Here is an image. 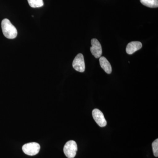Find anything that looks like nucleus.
Instances as JSON below:
<instances>
[{
  "label": "nucleus",
  "mask_w": 158,
  "mask_h": 158,
  "mask_svg": "<svg viewBox=\"0 0 158 158\" xmlns=\"http://www.w3.org/2000/svg\"><path fill=\"white\" fill-rule=\"evenodd\" d=\"M73 68L77 71L83 73L85 71V65L84 57L82 54L80 53L75 58L73 62Z\"/></svg>",
  "instance_id": "4"
},
{
  "label": "nucleus",
  "mask_w": 158,
  "mask_h": 158,
  "mask_svg": "<svg viewBox=\"0 0 158 158\" xmlns=\"http://www.w3.org/2000/svg\"><path fill=\"white\" fill-rule=\"evenodd\" d=\"M153 152L155 156H158V139H156L152 143Z\"/></svg>",
  "instance_id": "11"
},
{
  "label": "nucleus",
  "mask_w": 158,
  "mask_h": 158,
  "mask_svg": "<svg viewBox=\"0 0 158 158\" xmlns=\"http://www.w3.org/2000/svg\"><path fill=\"white\" fill-rule=\"evenodd\" d=\"M92 116L94 120L100 127H104L107 125V122L104 116L100 110L98 109H94L92 111Z\"/></svg>",
  "instance_id": "6"
},
{
  "label": "nucleus",
  "mask_w": 158,
  "mask_h": 158,
  "mask_svg": "<svg viewBox=\"0 0 158 158\" xmlns=\"http://www.w3.org/2000/svg\"><path fill=\"white\" fill-rule=\"evenodd\" d=\"M2 31L4 36L8 39H14L17 37V29L12 24L11 22L7 19H5L2 21Z\"/></svg>",
  "instance_id": "1"
},
{
  "label": "nucleus",
  "mask_w": 158,
  "mask_h": 158,
  "mask_svg": "<svg viewBox=\"0 0 158 158\" xmlns=\"http://www.w3.org/2000/svg\"><path fill=\"white\" fill-rule=\"evenodd\" d=\"M29 5L32 8H40L44 6L43 0H28Z\"/></svg>",
  "instance_id": "10"
},
{
  "label": "nucleus",
  "mask_w": 158,
  "mask_h": 158,
  "mask_svg": "<svg viewBox=\"0 0 158 158\" xmlns=\"http://www.w3.org/2000/svg\"><path fill=\"white\" fill-rule=\"evenodd\" d=\"M91 47L90 48V52L92 55L97 59H98L102 56V46L97 39L93 38L91 40Z\"/></svg>",
  "instance_id": "5"
},
{
  "label": "nucleus",
  "mask_w": 158,
  "mask_h": 158,
  "mask_svg": "<svg viewBox=\"0 0 158 158\" xmlns=\"http://www.w3.org/2000/svg\"><path fill=\"white\" fill-rule=\"evenodd\" d=\"M142 5L151 8H158V0H140Z\"/></svg>",
  "instance_id": "9"
},
{
  "label": "nucleus",
  "mask_w": 158,
  "mask_h": 158,
  "mask_svg": "<svg viewBox=\"0 0 158 158\" xmlns=\"http://www.w3.org/2000/svg\"><path fill=\"white\" fill-rule=\"evenodd\" d=\"M40 145L36 142H31L25 144L23 146V152L27 155L35 156L39 153L40 150Z\"/></svg>",
  "instance_id": "3"
},
{
  "label": "nucleus",
  "mask_w": 158,
  "mask_h": 158,
  "mask_svg": "<svg viewBox=\"0 0 158 158\" xmlns=\"http://www.w3.org/2000/svg\"><path fill=\"white\" fill-rule=\"evenodd\" d=\"M142 44L139 41H132L127 44L126 48L127 53L129 55H131L139 50L142 48Z\"/></svg>",
  "instance_id": "7"
},
{
  "label": "nucleus",
  "mask_w": 158,
  "mask_h": 158,
  "mask_svg": "<svg viewBox=\"0 0 158 158\" xmlns=\"http://www.w3.org/2000/svg\"><path fill=\"white\" fill-rule=\"evenodd\" d=\"M63 151L67 158H74L77 151V145L76 142L73 140L66 142L63 148Z\"/></svg>",
  "instance_id": "2"
},
{
  "label": "nucleus",
  "mask_w": 158,
  "mask_h": 158,
  "mask_svg": "<svg viewBox=\"0 0 158 158\" xmlns=\"http://www.w3.org/2000/svg\"><path fill=\"white\" fill-rule=\"evenodd\" d=\"M100 65L104 70L108 74L112 73V66L110 62L104 57H100L99 59Z\"/></svg>",
  "instance_id": "8"
}]
</instances>
